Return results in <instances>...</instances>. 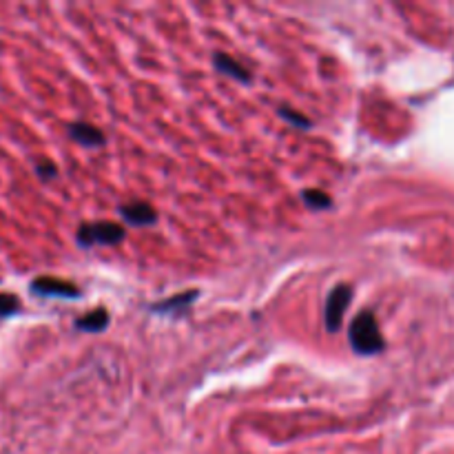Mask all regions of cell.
<instances>
[{
    "instance_id": "obj_5",
    "label": "cell",
    "mask_w": 454,
    "mask_h": 454,
    "mask_svg": "<svg viewBox=\"0 0 454 454\" xmlns=\"http://www.w3.org/2000/svg\"><path fill=\"white\" fill-rule=\"evenodd\" d=\"M120 213H122V217H125L127 222H131L135 226H149V224L155 222V211L151 209L147 202L125 204V206H120Z\"/></svg>"
},
{
    "instance_id": "obj_12",
    "label": "cell",
    "mask_w": 454,
    "mask_h": 454,
    "mask_svg": "<svg viewBox=\"0 0 454 454\" xmlns=\"http://www.w3.org/2000/svg\"><path fill=\"white\" fill-rule=\"evenodd\" d=\"M279 113H282V118L291 120L295 127H304V129H306V127H311V122H308L304 115H299V113H295V111H291V109H282Z\"/></svg>"
},
{
    "instance_id": "obj_7",
    "label": "cell",
    "mask_w": 454,
    "mask_h": 454,
    "mask_svg": "<svg viewBox=\"0 0 454 454\" xmlns=\"http://www.w3.org/2000/svg\"><path fill=\"white\" fill-rule=\"evenodd\" d=\"M215 67L226 73V76H231L239 82H249L251 80V73L249 69H246L244 65H239L237 60H233L229 53H215Z\"/></svg>"
},
{
    "instance_id": "obj_13",
    "label": "cell",
    "mask_w": 454,
    "mask_h": 454,
    "mask_svg": "<svg viewBox=\"0 0 454 454\" xmlns=\"http://www.w3.org/2000/svg\"><path fill=\"white\" fill-rule=\"evenodd\" d=\"M38 175L40 177H53L56 175V167H53V164H49V162H40L38 164Z\"/></svg>"
},
{
    "instance_id": "obj_10",
    "label": "cell",
    "mask_w": 454,
    "mask_h": 454,
    "mask_svg": "<svg viewBox=\"0 0 454 454\" xmlns=\"http://www.w3.org/2000/svg\"><path fill=\"white\" fill-rule=\"evenodd\" d=\"M191 299H195V293H184V295H177V297H173V299H167L164 304H160V306H158V311H160V313H164V311H175V308H180V306H189V304H191Z\"/></svg>"
},
{
    "instance_id": "obj_2",
    "label": "cell",
    "mask_w": 454,
    "mask_h": 454,
    "mask_svg": "<svg viewBox=\"0 0 454 454\" xmlns=\"http://www.w3.org/2000/svg\"><path fill=\"white\" fill-rule=\"evenodd\" d=\"M125 239V229L113 222H98V224H85L78 231V242L82 246L93 244H118Z\"/></svg>"
},
{
    "instance_id": "obj_6",
    "label": "cell",
    "mask_w": 454,
    "mask_h": 454,
    "mask_svg": "<svg viewBox=\"0 0 454 454\" xmlns=\"http://www.w3.org/2000/svg\"><path fill=\"white\" fill-rule=\"evenodd\" d=\"M69 133L76 142L85 144V147H100V144H105L102 131L96 129L93 125H87V122H73L69 127Z\"/></svg>"
},
{
    "instance_id": "obj_1",
    "label": "cell",
    "mask_w": 454,
    "mask_h": 454,
    "mask_svg": "<svg viewBox=\"0 0 454 454\" xmlns=\"http://www.w3.org/2000/svg\"><path fill=\"white\" fill-rule=\"evenodd\" d=\"M350 344L359 355H375L383 350V339L373 313H359L350 326Z\"/></svg>"
},
{
    "instance_id": "obj_8",
    "label": "cell",
    "mask_w": 454,
    "mask_h": 454,
    "mask_svg": "<svg viewBox=\"0 0 454 454\" xmlns=\"http://www.w3.org/2000/svg\"><path fill=\"white\" fill-rule=\"evenodd\" d=\"M107 324H109V315L105 308H98V311L78 319V328L87 330V333H100V330L107 328Z\"/></svg>"
},
{
    "instance_id": "obj_11",
    "label": "cell",
    "mask_w": 454,
    "mask_h": 454,
    "mask_svg": "<svg viewBox=\"0 0 454 454\" xmlns=\"http://www.w3.org/2000/svg\"><path fill=\"white\" fill-rule=\"evenodd\" d=\"M18 308H20V304H18V299H16L14 295L0 293V319H3V317H9V315H14V313H18Z\"/></svg>"
},
{
    "instance_id": "obj_3",
    "label": "cell",
    "mask_w": 454,
    "mask_h": 454,
    "mask_svg": "<svg viewBox=\"0 0 454 454\" xmlns=\"http://www.w3.org/2000/svg\"><path fill=\"white\" fill-rule=\"evenodd\" d=\"M350 297H353V291H350V288L344 286V284L337 286L335 291L328 295V301H326V328L330 330V333L339 330Z\"/></svg>"
},
{
    "instance_id": "obj_9",
    "label": "cell",
    "mask_w": 454,
    "mask_h": 454,
    "mask_svg": "<svg viewBox=\"0 0 454 454\" xmlns=\"http://www.w3.org/2000/svg\"><path fill=\"white\" fill-rule=\"evenodd\" d=\"M301 197H304V202H306L308 206H311V209H315V211L328 209V206L333 204V200H330L324 191H313V189H308V191L301 193Z\"/></svg>"
},
{
    "instance_id": "obj_4",
    "label": "cell",
    "mask_w": 454,
    "mask_h": 454,
    "mask_svg": "<svg viewBox=\"0 0 454 454\" xmlns=\"http://www.w3.org/2000/svg\"><path fill=\"white\" fill-rule=\"evenodd\" d=\"M31 291L40 297H78L80 291L71 282L53 279V277H40L31 284Z\"/></svg>"
}]
</instances>
